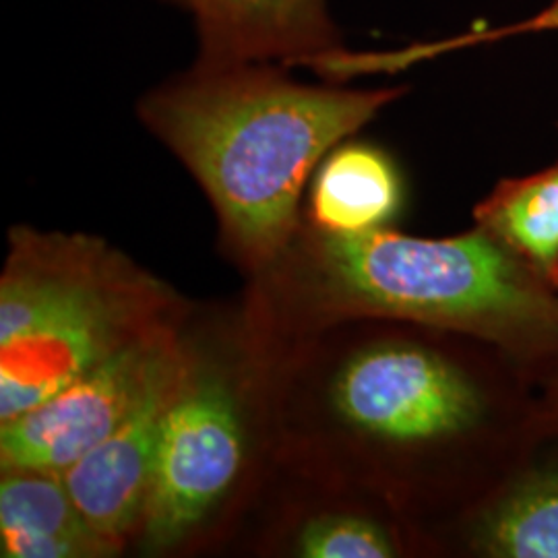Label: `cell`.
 <instances>
[{
    "label": "cell",
    "instance_id": "6da1fadb",
    "mask_svg": "<svg viewBox=\"0 0 558 558\" xmlns=\"http://www.w3.org/2000/svg\"><path fill=\"white\" fill-rule=\"evenodd\" d=\"M271 62L199 60L140 101V119L197 179L240 257L286 248L308 179L403 87L311 85Z\"/></svg>",
    "mask_w": 558,
    "mask_h": 558
},
{
    "label": "cell",
    "instance_id": "7a4b0ae2",
    "mask_svg": "<svg viewBox=\"0 0 558 558\" xmlns=\"http://www.w3.org/2000/svg\"><path fill=\"white\" fill-rule=\"evenodd\" d=\"M313 278L338 317L416 320L511 345L558 336L557 300L484 228L442 240L387 228L320 234Z\"/></svg>",
    "mask_w": 558,
    "mask_h": 558
},
{
    "label": "cell",
    "instance_id": "3957f363",
    "mask_svg": "<svg viewBox=\"0 0 558 558\" xmlns=\"http://www.w3.org/2000/svg\"><path fill=\"white\" fill-rule=\"evenodd\" d=\"M158 281L94 240L40 320L0 345V424L80 379L124 343L163 325Z\"/></svg>",
    "mask_w": 558,
    "mask_h": 558
},
{
    "label": "cell",
    "instance_id": "277c9868",
    "mask_svg": "<svg viewBox=\"0 0 558 558\" xmlns=\"http://www.w3.org/2000/svg\"><path fill=\"white\" fill-rule=\"evenodd\" d=\"M239 401L218 373L191 362L168 405L151 476L143 544L161 553L186 538L239 476Z\"/></svg>",
    "mask_w": 558,
    "mask_h": 558
},
{
    "label": "cell",
    "instance_id": "5b68a950",
    "mask_svg": "<svg viewBox=\"0 0 558 558\" xmlns=\"http://www.w3.org/2000/svg\"><path fill=\"white\" fill-rule=\"evenodd\" d=\"M172 329L124 343L52 398L0 424V465L64 474L131 414L161 362L179 350Z\"/></svg>",
    "mask_w": 558,
    "mask_h": 558
},
{
    "label": "cell",
    "instance_id": "8992f818",
    "mask_svg": "<svg viewBox=\"0 0 558 558\" xmlns=\"http://www.w3.org/2000/svg\"><path fill=\"white\" fill-rule=\"evenodd\" d=\"M333 405L354 428L393 442L456 437L482 416L474 383L410 343H380L348 360L333 385Z\"/></svg>",
    "mask_w": 558,
    "mask_h": 558
},
{
    "label": "cell",
    "instance_id": "52a82bcc",
    "mask_svg": "<svg viewBox=\"0 0 558 558\" xmlns=\"http://www.w3.org/2000/svg\"><path fill=\"white\" fill-rule=\"evenodd\" d=\"M184 9L199 60L311 66L325 77L359 73L327 0H168Z\"/></svg>",
    "mask_w": 558,
    "mask_h": 558
},
{
    "label": "cell",
    "instance_id": "ba28073f",
    "mask_svg": "<svg viewBox=\"0 0 558 558\" xmlns=\"http://www.w3.org/2000/svg\"><path fill=\"white\" fill-rule=\"evenodd\" d=\"M189 366L182 348L163 360L131 414L62 474L83 515L112 538L124 542L143 521L163 418Z\"/></svg>",
    "mask_w": 558,
    "mask_h": 558
},
{
    "label": "cell",
    "instance_id": "9c48e42d",
    "mask_svg": "<svg viewBox=\"0 0 558 558\" xmlns=\"http://www.w3.org/2000/svg\"><path fill=\"white\" fill-rule=\"evenodd\" d=\"M124 542L83 515L62 474L7 470L0 482V555L4 558L117 557Z\"/></svg>",
    "mask_w": 558,
    "mask_h": 558
},
{
    "label": "cell",
    "instance_id": "30bf717a",
    "mask_svg": "<svg viewBox=\"0 0 558 558\" xmlns=\"http://www.w3.org/2000/svg\"><path fill=\"white\" fill-rule=\"evenodd\" d=\"M403 201L398 166L368 143H339L311 182V220L320 234L354 236L385 228Z\"/></svg>",
    "mask_w": 558,
    "mask_h": 558
},
{
    "label": "cell",
    "instance_id": "8fae6325",
    "mask_svg": "<svg viewBox=\"0 0 558 558\" xmlns=\"http://www.w3.org/2000/svg\"><path fill=\"white\" fill-rule=\"evenodd\" d=\"M480 228L558 286V163L523 179L502 180L476 207Z\"/></svg>",
    "mask_w": 558,
    "mask_h": 558
},
{
    "label": "cell",
    "instance_id": "7c38bea8",
    "mask_svg": "<svg viewBox=\"0 0 558 558\" xmlns=\"http://www.w3.org/2000/svg\"><path fill=\"white\" fill-rule=\"evenodd\" d=\"M476 546L499 558H558V472L519 482L480 519Z\"/></svg>",
    "mask_w": 558,
    "mask_h": 558
},
{
    "label": "cell",
    "instance_id": "4fadbf2b",
    "mask_svg": "<svg viewBox=\"0 0 558 558\" xmlns=\"http://www.w3.org/2000/svg\"><path fill=\"white\" fill-rule=\"evenodd\" d=\"M299 555L306 558L396 557L387 532L368 519L325 515L304 525L299 536Z\"/></svg>",
    "mask_w": 558,
    "mask_h": 558
}]
</instances>
